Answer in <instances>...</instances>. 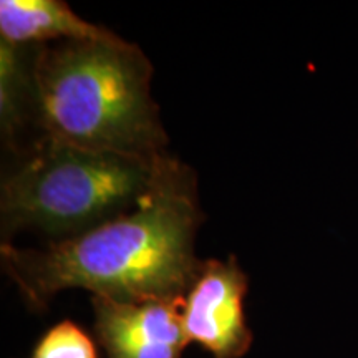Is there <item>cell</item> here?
<instances>
[{
  "mask_svg": "<svg viewBox=\"0 0 358 358\" xmlns=\"http://www.w3.org/2000/svg\"><path fill=\"white\" fill-rule=\"evenodd\" d=\"M32 358H96V350L77 324L62 322L40 338Z\"/></svg>",
  "mask_w": 358,
  "mask_h": 358,
  "instance_id": "cell-8",
  "label": "cell"
},
{
  "mask_svg": "<svg viewBox=\"0 0 358 358\" xmlns=\"http://www.w3.org/2000/svg\"><path fill=\"white\" fill-rule=\"evenodd\" d=\"M32 96V73L25 70L19 45L2 40L0 47V118L3 136L13 134L24 122L25 100Z\"/></svg>",
  "mask_w": 358,
  "mask_h": 358,
  "instance_id": "cell-7",
  "label": "cell"
},
{
  "mask_svg": "<svg viewBox=\"0 0 358 358\" xmlns=\"http://www.w3.org/2000/svg\"><path fill=\"white\" fill-rule=\"evenodd\" d=\"M0 34L8 43L45 40H113L118 37L103 27L78 17L60 0H2Z\"/></svg>",
  "mask_w": 358,
  "mask_h": 358,
  "instance_id": "cell-6",
  "label": "cell"
},
{
  "mask_svg": "<svg viewBox=\"0 0 358 358\" xmlns=\"http://www.w3.org/2000/svg\"><path fill=\"white\" fill-rule=\"evenodd\" d=\"M248 275L236 257L206 261L182 303L187 342H196L214 358H241L252 345L244 315Z\"/></svg>",
  "mask_w": 358,
  "mask_h": 358,
  "instance_id": "cell-4",
  "label": "cell"
},
{
  "mask_svg": "<svg viewBox=\"0 0 358 358\" xmlns=\"http://www.w3.org/2000/svg\"><path fill=\"white\" fill-rule=\"evenodd\" d=\"M32 100L47 140L85 150L164 155L168 136L151 96L153 66L136 45L62 40L32 64Z\"/></svg>",
  "mask_w": 358,
  "mask_h": 358,
  "instance_id": "cell-2",
  "label": "cell"
},
{
  "mask_svg": "<svg viewBox=\"0 0 358 358\" xmlns=\"http://www.w3.org/2000/svg\"><path fill=\"white\" fill-rule=\"evenodd\" d=\"M203 221L194 174L164 155L151 189L131 211L45 249L2 245L7 274L35 307L65 289L118 302L179 301L198 275Z\"/></svg>",
  "mask_w": 358,
  "mask_h": 358,
  "instance_id": "cell-1",
  "label": "cell"
},
{
  "mask_svg": "<svg viewBox=\"0 0 358 358\" xmlns=\"http://www.w3.org/2000/svg\"><path fill=\"white\" fill-rule=\"evenodd\" d=\"M163 156L85 150L43 138L3 181V232L30 227L62 241L123 216L150 192Z\"/></svg>",
  "mask_w": 358,
  "mask_h": 358,
  "instance_id": "cell-3",
  "label": "cell"
},
{
  "mask_svg": "<svg viewBox=\"0 0 358 358\" xmlns=\"http://www.w3.org/2000/svg\"><path fill=\"white\" fill-rule=\"evenodd\" d=\"M179 301L118 302L93 297L95 335L106 358H181L187 345Z\"/></svg>",
  "mask_w": 358,
  "mask_h": 358,
  "instance_id": "cell-5",
  "label": "cell"
}]
</instances>
